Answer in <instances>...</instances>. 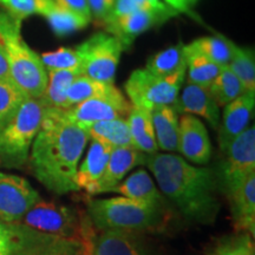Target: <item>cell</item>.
<instances>
[{"instance_id":"6da1fadb","label":"cell","mask_w":255,"mask_h":255,"mask_svg":"<svg viewBox=\"0 0 255 255\" xmlns=\"http://www.w3.org/2000/svg\"><path fill=\"white\" fill-rule=\"evenodd\" d=\"M89 141L87 130L66 119L62 109L45 108L28 161L39 182L57 195L77 191V169Z\"/></svg>"},{"instance_id":"7a4b0ae2","label":"cell","mask_w":255,"mask_h":255,"mask_svg":"<svg viewBox=\"0 0 255 255\" xmlns=\"http://www.w3.org/2000/svg\"><path fill=\"white\" fill-rule=\"evenodd\" d=\"M144 164L154 175L161 193L184 218L200 225L215 222L221 206L214 170L197 167L170 152L146 155Z\"/></svg>"},{"instance_id":"3957f363","label":"cell","mask_w":255,"mask_h":255,"mask_svg":"<svg viewBox=\"0 0 255 255\" xmlns=\"http://www.w3.org/2000/svg\"><path fill=\"white\" fill-rule=\"evenodd\" d=\"M88 216L100 232H158L167 225L168 210L120 196L113 199H90Z\"/></svg>"},{"instance_id":"277c9868","label":"cell","mask_w":255,"mask_h":255,"mask_svg":"<svg viewBox=\"0 0 255 255\" xmlns=\"http://www.w3.org/2000/svg\"><path fill=\"white\" fill-rule=\"evenodd\" d=\"M0 41L8 63L9 78L28 98H38L45 91L47 71L40 57L21 37V23L0 7Z\"/></svg>"},{"instance_id":"5b68a950","label":"cell","mask_w":255,"mask_h":255,"mask_svg":"<svg viewBox=\"0 0 255 255\" xmlns=\"http://www.w3.org/2000/svg\"><path fill=\"white\" fill-rule=\"evenodd\" d=\"M20 223L53 237L79 241L90 248L96 237L95 227L88 215L55 201L40 199Z\"/></svg>"},{"instance_id":"8992f818","label":"cell","mask_w":255,"mask_h":255,"mask_svg":"<svg viewBox=\"0 0 255 255\" xmlns=\"http://www.w3.org/2000/svg\"><path fill=\"white\" fill-rule=\"evenodd\" d=\"M45 107L39 100L27 98L0 131V165L20 168L28 161L31 146L43 122Z\"/></svg>"},{"instance_id":"52a82bcc","label":"cell","mask_w":255,"mask_h":255,"mask_svg":"<svg viewBox=\"0 0 255 255\" xmlns=\"http://www.w3.org/2000/svg\"><path fill=\"white\" fill-rule=\"evenodd\" d=\"M90 247L34 231L20 222L0 221V255H89Z\"/></svg>"},{"instance_id":"ba28073f","label":"cell","mask_w":255,"mask_h":255,"mask_svg":"<svg viewBox=\"0 0 255 255\" xmlns=\"http://www.w3.org/2000/svg\"><path fill=\"white\" fill-rule=\"evenodd\" d=\"M186 68L173 75L156 76L145 69L135 70L124 84L132 107L152 110L159 105H173L182 89Z\"/></svg>"},{"instance_id":"9c48e42d","label":"cell","mask_w":255,"mask_h":255,"mask_svg":"<svg viewBox=\"0 0 255 255\" xmlns=\"http://www.w3.org/2000/svg\"><path fill=\"white\" fill-rule=\"evenodd\" d=\"M82 59V73L96 81L114 84L124 51L122 43L108 32H97L76 47Z\"/></svg>"},{"instance_id":"30bf717a","label":"cell","mask_w":255,"mask_h":255,"mask_svg":"<svg viewBox=\"0 0 255 255\" xmlns=\"http://www.w3.org/2000/svg\"><path fill=\"white\" fill-rule=\"evenodd\" d=\"M225 158L216 171L219 189L228 196L255 173V128L248 127L222 152Z\"/></svg>"},{"instance_id":"8fae6325","label":"cell","mask_w":255,"mask_h":255,"mask_svg":"<svg viewBox=\"0 0 255 255\" xmlns=\"http://www.w3.org/2000/svg\"><path fill=\"white\" fill-rule=\"evenodd\" d=\"M132 104L115 84L100 96L89 98L69 109H62L66 119L87 130L92 124L115 119H127Z\"/></svg>"},{"instance_id":"7c38bea8","label":"cell","mask_w":255,"mask_h":255,"mask_svg":"<svg viewBox=\"0 0 255 255\" xmlns=\"http://www.w3.org/2000/svg\"><path fill=\"white\" fill-rule=\"evenodd\" d=\"M39 200V193L26 178L0 173V221L20 222Z\"/></svg>"},{"instance_id":"4fadbf2b","label":"cell","mask_w":255,"mask_h":255,"mask_svg":"<svg viewBox=\"0 0 255 255\" xmlns=\"http://www.w3.org/2000/svg\"><path fill=\"white\" fill-rule=\"evenodd\" d=\"M177 151L191 164L205 165L212 158V142L202 121L193 115H182L178 120Z\"/></svg>"},{"instance_id":"5bb4252c","label":"cell","mask_w":255,"mask_h":255,"mask_svg":"<svg viewBox=\"0 0 255 255\" xmlns=\"http://www.w3.org/2000/svg\"><path fill=\"white\" fill-rule=\"evenodd\" d=\"M255 107V92L245 91L237 100L225 105L218 128V142L221 152L250 127Z\"/></svg>"},{"instance_id":"9a60e30c","label":"cell","mask_w":255,"mask_h":255,"mask_svg":"<svg viewBox=\"0 0 255 255\" xmlns=\"http://www.w3.org/2000/svg\"><path fill=\"white\" fill-rule=\"evenodd\" d=\"M173 108L178 115H193L202 117L213 129L218 130L221 120L220 107L213 100L208 88L188 83L186 87L181 89Z\"/></svg>"},{"instance_id":"2e32d148","label":"cell","mask_w":255,"mask_h":255,"mask_svg":"<svg viewBox=\"0 0 255 255\" xmlns=\"http://www.w3.org/2000/svg\"><path fill=\"white\" fill-rule=\"evenodd\" d=\"M89 255H155L138 233L105 231L96 234Z\"/></svg>"},{"instance_id":"e0dca14e","label":"cell","mask_w":255,"mask_h":255,"mask_svg":"<svg viewBox=\"0 0 255 255\" xmlns=\"http://www.w3.org/2000/svg\"><path fill=\"white\" fill-rule=\"evenodd\" d=\"M146 155L133 146L114 148L105 165L103 175L96 188V194L110 193L124 180L128 173L137 165L144 164Z\"/></svg>"},{"instance_id":"ac0fdd59","label":"cell","mask_w":255,"mask_h":255,"mask_svg":"<svg viewBox=\"0 0 255 255\" xmlns=\"http://www.w3.org/2000/svg\"><path fill=\"white\" fill-rule=\"evenodd\" d=\"M237 232L255 235V173L227 196Z\"/></svg>"},{"instance_id":"d6986e66","label":"cell","mask_w":255,"mask_h":255,"mask_svg":"<svg viewBox=\"0 0 255 255\" xmlns=\"http://www.w3.org/2000/svg\"><path fill=\"white\" fill-rule=\"evenodd\" d=\"M164 15L149 9L132 12V13L117 18L116 20L105 24L104 27L108 33L117 38L124 47L131 45L135 38L155 25L167 20Z\"/></svg>"},{"instance_id":"ffe728a7","label":"cell","mask_w":255,"mask_h":255,"mask_svg":"<svg viewBox=\"0 0 255 255\" xmlns=\"http://www.w3.org/2000/svg\"><path fill=\"white\" fill-rule=\"evenodd\" d=\"M113 191L119 193L128 199L167 209V203H165L163 194L156 187L154 180L144 169L136 170L126 180H123Z\"/></svg>"},{"instance_id":"44dd1931","label":"cell","mask_w":255,"mask_h":255,"mask_svg":"<svg viewBox=\"0 0 255 255\" xmlns=\"http://www.w3.org/2000/svg\"><path fill=\"white\" fill-rule=\"evenodd\" d=\"M111 150L113 149L110 146L91 139L87 156L77 169L76 181L79 190L84 189L90 195H96L97 183L103 175Z\"/></svg>"},{"instance_id":"7402d4cb","label":"cell","mask_w":255,"mask_h":255,"mask_svg":"<svg viewBox=\"0 0 255 255\" xmlns=\"http://www.w3.org/2000/svg\"><path fill=\"white\" fill-rule=\"evenodd\" d=\"M157 148L165 152L177 151L178 145V114L173 105H159L151 110Z\"/></svg>"},{"instance_id":"603a6c76","label":"cell","mask_w":255,"mask_h":255,"mask_svg":"<svg viewBox=\"0 0 255 255\" xmlns=\"http://www.w3.org/2000/svg\"><path fill=\"white\" fill-rule=\"evenodd\" d=\"M131 136L132 146L144 155H154L157 152V143L152 126L151 111L143 108L132 107L127 117Z\"/></svg>"},{"instance_id":"cb8c5ba5","label":"cell","mask_w":255,"mask_h":255,"mask_svg":"<svg viewBox=\"0 0 255 255\" xmlns=\"http://www.w3.org/2000/svg\"><path fill=\"white\" fill-rule=\"evenodd\" d=\"M82 72L77 70H51L47 71V84L45 91L38 98L45 108L65 109L66 94L70 85Z\"/></svg>"},{"instance_id":"d4e9b609","label":"cell","mask_w":255,"mask_h":255,"mask_svg":"<svg viewBox=\"0 0 255 255\" xmlns=\"http://www.w3.org/2000/svg\"><path fill=\"white\" fill-rule=\"evenodd\" d=\"M89 139L103 143L111 149L132 146L127 119H115L95 123L87 128Z\"/></svg>"},{"instance_id":"484cf974","label":"cell","mask_w":255,"mask_h":255,"mask_svg":"<svg viewBox=\"0 0 255 255\" xmlns=\"http://www.w3.org/2000/svg\"><path fill=\"white\" fill-rule=\"evenodd\" d=\"M184 57H186V75L188 83L209 88L213 81L219 75L222 66L218 63L207 58L189 45H184Z\"/></svg>"},{"instance_id":"4316f807","label":"cell","mask_w":255,"mask_h":255,"mask_svg":"<svg viewBox=\"0 0 255 255\" xmlns=\"http://www.w3.org/2000/svg\"><path fill=\"white\" fill-rule=\"evenodd\" d=\"M43 15L49 21L53 32L59 37L66 36L71 32L83 30L91 21V19L84 17V15L60 7L53 0L47 6Z\"/></svg>"},{"instance_id":"83f0119b","label":"cell","mask_w":255,"mask_h":255,"mask_svg":"<svg viewBox=\"0 0 255 255\" xmlns=\"http://www.w3.org/2000/svg\"><path fill=\"white\" fill-rule=\"evenodd\" d=\"M209 94L219 107H225L246 91L242 83L228 65L222 66L219 75L208 88Z\"/></svg>"},{"instance_id":"f1b7e54d","label":"cell","mask_w":255,"mask_h":255,"mask_svg":"<svg viewBox=\"0 0 255 255\" xmlns=\"http://www.w3.org/2000/svg\"><path fill=\"white\" fill-rule=\"evenodd\" d=\"M183 68H186L184 44L178 43L177 45L168 47L151 56L144 69L152 75L169 76Z\"/></svg>"},{"instance_id":"f546056e","label":"cell","mask_w":255,"mask_h":255,"mask_svg":"<svg viewBox=\"0 0 255 255\" xmlns=\"http://www.w3.org/2000/svg\"><path fill=\"white\" fill-rule=\"evenodd\" d=\"M232 57L228 68L232 70L246 89V91L255 92V62L254 51L250 47H240L229 40Z\"/></svg>"},{"instance_id":"4dcf8cb0","label":"cell","mask_w":255,"mask_h":255,"mask_svg":"<svg viewBox=\"0 0 255 255\" xmlns=\"http://www.w3.org/2000/svg\"><path fill=\"white\" fill-rule=\"evenodd\" d=\"M27 98L11 78H0V131L13 119Z\"/></svg>"},{"instance_id":"1f68e13d","label":"cell","mask_w":255,"mask_h":255,"mask_svg":"<svg viewBox=\"0 0 255 255\" xmlns=\"http://www.w3.org/2000/svg\"><path fill=\"white\" fill-rule=\"evenodd\" d=\"M206 255H255L253 237L244 232L226 235L213 242Z\"/></svg>"},{"instance_id":"d6a6232c","label":"cell","mask_w":255,"mask_h":255,"mask_svg":"<svg viewBox=\"0 0 255 255\" xmlns=\"http://www.w3.org/2000/svg\"><path fill=\"white\" fill-rule=\"evenodd\" d=\"M114 84H107V83L96 81V79H92L85 75L78 76L70 85L68 94H66L65 109L75 107V105L82 103L89 98L104 94Z\"/></svg>"},{"instance_id":"836d02e7","label":"cell","mask_w":255,"mask_h":255,"mask_svg":"<svg viewBox=\"0 0 255 255\" xmlns=\"http://www.w3.org/2000/svg\"><path fill=\"white\" fill-rule=\"evenodd\" d=\"M191 49L196 50L201 55L209 58L219 65H228L232 57L229 39L223 36L201 37L188 44Z\"/></svg>"},{"instance_id":"e575fe53","label":"cell","mask_w":255,"mask_h":255,"mask_svg":"<svg viewBox=\"0 0 255 255\" xmlns=\"http://www.w3.org/2000/svg\"><path fill=\"white\" fill-rule=\"evenodd\" d=\"M39 57L46 71H51V70H77V71L82 72L81 55L76 47L75 49L59 47L58 50L45 52Z\"/></svg>"},{"instance_id":"d590c367","label":"cell","mask_w":255,"mask_h":255,"mask_svg":"<svg viewBox=\"0 0 255 255\" xmlns=\"http://www.w3.org/2000/svg\"><path fill=\"white\" fill-rule=\"evenodd\" d=\"M52 0H0V7L23 23L24 19L32 14L43 15L47 6Z\"/></svg>"},{"instance_id":"8d00e7d4","label":"cell","mask_w":255,"mask_h":255,"mask_svg":"<svg viewBox=\"0 0 255 255\" xmlns=\"http://www.w3.org/2000/svg\"><path fill=\"white\" fill-rule=\"evenodd\" d=\"M141 9L155 11V9L151 7L150 4H149L146 0H115L113 9H111V12L107 17V19H105V21L103 23V26L105 24L110 23V21L116 20L117 18L123 17V15H127V14H130V13H132V12L141 11Z\"/></svg>"},{"instance_id":"74e56055","label":"cell","mask_w":255,"mask_h":255,"mask_svg":"<svg viewBox=\"0 0 255 255\" xmlns=\"http://www.w3.org/2000/svg\"><path fill=\"white\" fill-rule=\"evenodd\" d=\"M89 9H90L91 19L96 24L103 25L108 15L113 9L115 0H87Z\"/></svg>"},{"instance_id":"f35d334b","label":"cell","mask_w":255,"mask_h":255,"mask_svg":"<svg viewBox=\"0 0 255 255\" xmlns=\"http://www.w3.org/2000/svg\"><path fill=\"white\" fill-rule=\"evenodd\" d=\"M60 7L69 9V11L75 12V13L82 14L84 17L91 19L90 9H89L87 0H53ZM92 20V19H91Z\"/></svg>"},{"instance_id":"ab89813d","label":"cell","mask_w":255,"mask_h":255,"mask_svg":"<svg viewBox=\"0 0 255 255\" xmlns=\"http://www.w3.org/2000/svg\"><path fill=\"white\" fill-rule=\"evenodd\" d=\"M162 1H163L164 4H167L170 8H173L174 11H176L177 13H184L189 15L191 19L199 21L201 24H203V21L201 20L199 15H197L195 12L191 11L189 5H188L184 0H162Z\"/></svg>"},{"instance_id":"60d3db41","label":"cell","mask_w":255,"mask_h":255,"mask_svg":"<svg viewBox=\"0 0 255 255\" xmlns=\"http://www.w3.org/2000/svg\"><path fill=\"white\" fill-rule=\"evenodd\" d=\"M9 77V70L8 63L6 58V53L4 47H2L1 41H0V78Z\"/></svg>"},{"instance_id":"b9f144b4","label":"cell","mask_w":255,"mask_h":255,"mask_svg":"<svg viewBox=\"0 0 255 255\" xmlns=\"http://www.w3.org/2000/svg\"><path fill=\"white\" fill-rule=\"evenodd\" d=\"M184 1H186V2H187V4H188V5H189V4H191V2L196 1V0H184Z\"/></svg>"}]
</instances>
